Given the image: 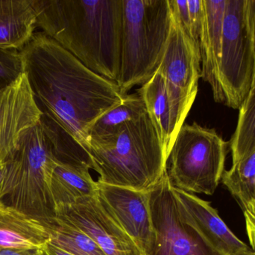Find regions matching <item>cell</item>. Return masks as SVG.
<instances>
[{
    "label": "cell",
    "mask_w": 255,
    "mask_h": 255,
    "mask_svg": "<svg viewBox=\"0 0 255 255\" xmlns=\"http://www.w3.org/2000/svg\"><path fill=\"white\" fill-rule=\"evenodd\" d=\"M88 156L99 182L139 191L152 190L166 172L167 161L147 112L115 137L90 145Z\"/></svg>",
    "instance_id": "cell-3"
},
{
    "label": "cell",
    "mask_w": 255,
    "mask_h": 255,
    "mask_svg": "<svg viewBox=\"0 0 255 255\" xmlns=\"http://www.w3.org/2000/svg\"><path fill=\"white\" fill-rule=\"evenodd\" d=\"M90 169L88 165L57 160L50 181L55 211L71 206L84 198L97 196L98 186L91 177Z\"/></svg>",
    "instance_id": "cell-15"
},
{
    "label": "cell",
    "mask_w": 255,
    "mask_h": 255,
    "mask_svg": "<svg viewBox=\"0 0 255 255\" xmlns=\"http://www.w3.org/2000/svg\"><path fill=\"white\" fill-rule=\"evenodd\" d=\"M0 255H43L40 249L0 248Z\"/></svg>",
    "instance_id": "cell-25"
},
{
    "label": "cell",
    "mask_w": 255,
    "mask_h": 255,
    "mask_svg": "<svg viewBox=\"0 0 255 255\" xmlns=\"http://www.w3.org/2000/svg\"><path fill=\"white\" fill-rule=\"evenodd\" d=\"M36 28L32 0H0V48L22 49Z\"/></svg>",
    "instance_id": "cell-17"
},
{
    "label": "cell",
    "mask_w": 255,
    "mask_h": 255,
    "mask_svg": "<svg viewBox=\"0 0 255 255\" xmlns=\"http://www.w3.org/2000/svg\"><path fill=\"white\" fill-rule=\"evenodd\" d=\"M157 72L166 85L189 95H197L202 72L199 43L184 31L173 12L167 44Z\"/></svg>",
    "instance_id": "cell-12"
},
{
    "label": "cell",
    "mask_w": 255,
    "mask_h": 255,
    "mask_svg": "<svg viewBox=\"0 0 255 255\" xmlns=\"http://www.w3.org/2000/svg\"><path fill=\"white\" fill-rule=\"evenodd\" d=\"M19 51L40 110L88 155L90 129L128 94L116 82L90 70L43 31L34 32Z\"/></svg>",
    "instance_id": "cell-1"
},
{
    "label": "cell",
    "mask_w": 255,
    "mask_h": 255,
    "mask_svg": "<svg viewBox=\"0 0 255 255\" xmlns=\"http://www.w3.org/2000/svg\"><path fill=\"white\" fill-rule=\"evenodd\" d=\"M229 146L214 129L196 122L184 124L166 161L171 186L191 194L214 195L225 172Z\"/></svg>",
    "instance_id": "cell-6"
},
{
    "label": "cell",
    "mask_w": 255,
    "mask_h": 255,
    "mask_svg": "<svg viewBox=\"0 0 255 255\" xmlns=\"http://www.w3.org/2000/svg\"><path fill=\"white\" fill-rule=\"evenodd\" d=\"M57 160L53 144L40 121L19 138L7 194L1 202L42 223L55 218L50 181Z\"/></svg>",
    "instance_id": "cell-5"
},
{
    "label": "cell",
    "mask_w": 255,
    "mask_h": 255,
    "mask_svg": "<svg viewBox=\"0 0 255 255\" xmlns=\"http://www.w3.org/2000/svg\"><path fill=\"white\" fill-rule=\"evenodd\" d=\"M52 245L73 255H106L95 241L83 231L55 217L43 223Z\"/></svg>",
    "instance_id": "cell-20"
},
{
    "label": "cell",
    "mask_w": 255,
    "mask_h": 255,
    "mask_svg": "<svg viewBox=\"0 0 255 255\" xmlns=\"http://www.w3.org/2000/svg\"><path fill=\"white\" fill-rule=\"evenodd\" d=\"M255 55L249 0H226L220 83L223 103L240 109L253 88Z\"/></svg>",
    "instance_id": "cell-7"
},
{
    "label": "cell",
    "mask_w": 255,
    "mask_h": 255,
    "mask_svg": "<svg viewBox=\"0 0 255 255\" xmlns=\"http://www.w3.org/2000/svg\"><path fill=\"white\" fill-rule=\"evenodd\" d=\"M55 214V217L83 231L106 255H144L97 196L84 198L71 206L58 208Z\"/></svg>",
    "instance_id": "cell-9"
},
{
    "label": "cell",
    "mask_w": 255,
    "mask_h": 255,
    "mask_svg": "<svg viewBox=\"0 0 255 255\" xmlns=\"http://www.w3.org/2000/svg\"><path fill=\"white\" fill-rule=\"evenodd\" d=\"M250 1V19H251L252 30H253V41H254L255 55V0H249ZM255 85V66L254 80H253V85Z\"/></svg>",
    "instance_id": "cell-27"
},
{
    "label": "cell",
    "mask_w": 255,
    "mask_h": 255,
    "mask_svg": "<svg viewBox=\"0 0 255 255\" xmlns=\"http://www.w3.org/2000/svg\"><path fill=\"white\" fill-rule=\"evenodd\" d=\"M97 182V197L102 205L133 240L142 254L148 255L153 235L150 191Z\"/></svg>",
    "instance_id": "cell-11"
},
{
    "label": "cell",
    "mask_w": 255,
    "mask_h": 255,
    "mask_svg": "<svg viewBox=\"0 0 255 255\" xmlns=\"http://www.w3.org/2000/svg\"><path fill=\"white\" fill-rule=\"evenodd\" d=\"M236 255H255V251L253 250H249V251L243 252Z\"/></svg>",
    "instance_id": "cell-28"
},
{
    "label": "cell",
    "mask_w": 255,
    "mask_h": 255,
    "mask_svg": "<svg viewBox=\"0 0 255 255\" xmlns=\"http://www.w3.org/2000/svg\"><path fill=\"white\" fill-rule=\"evenodd\" d=\"M146 112L145 103L137 91L128 94L121 105L106 112L93 124L88 133L89 147L115 137L127 124L139 119Z\"/></svg>",
    "instance_id": "cell-19"
},
{
    "label": "cell",
    "mask_w": 255,
    "mask_h": 255,
    "mask_svg": "<svg viewBox=\"0 0 255 255\" xmlns=\"http://www.w3.org/2000/svg\"><path fill=\"white\" fill-rule=\"evenodd\" d=\"M43 255H73L52 245L50 243L43 249Z\"/></svg>",
    "instance_id": "cell-26"
},
{
    "label": "cell",
    "mask_w": 255,
    "mask_h": 255,
    "mask_svg": "<svg viewBox=\"0 0 255 255\" xmlns=\"http://www.w3.org/2000/svg\"><path fill=\"white\" fill-rule=\"evenodd\" d=\"M137 92L145 103L147 113L161 142L166 158H168L177 135L172 127L164 78L160 73L156 72L151 79L142 85Z\"/></svg>",
    "instance_id": "cell-18"
},
{
    "label": "cell",
    "mask_w": 255,
    "mask_h": 255,
    "mask_svg": "<svg viewBox=\"0 0 255 255\" xmlns=\"http://www.w3.org/2000/svg\"><path fill=\"white\" fill-rule=\"evenodd\" d=\"M226 0H203V19L199 35L201 78L208 82L214 100L223 103L220 64Z\"/></svg>",
    "instance_id": "cell-14"
},
{
    "label": "cell",
    "mask_w": 255,
    "mask_h": 255,
    "mask_svg": "<svg viewBox=\"0 0 255 255\" xmlns=\"http://www.w3.org/2000/svg\"><path fill=\"white\" fill-rule=\"evenodd\" d=\"M172 22L169 0H123L121 61L116 83L125 94L157 72Z\"/></svg>",
    "instance_id": "cell-4"
},
{
    "label": "cell",
    "mask_w": 255,
    "mask_h": 255,
    "mask_svg": "<svg viewBox=\"0 0 255 255\" xmlns=\"http://www.w3.org/2000/svg\"><path fill=\"white\" fill-rule=\"evenodd\" d=\"M23 73V60L19 49L0 48V88L13 83Z\"/></svg>",
    "instance_id": "cell-22"
},
{
    "label": "cell",
    "mask_w": 255,
    "mask_h": 255,
    "mask_svg": "<svg viewBox=\"0 0 255 255\" xmlns=\"http://www.w3.org/2000/svg\"><path fill=\"white\" fill-rule=\"evenodd\" d=\"M11 160L0 166V202L7 196Z\"/></svg>",
    "instance_id": "cell-24"
},
{
    "label": "cell",
    "mask_w": 255,
    "mask_h": 255,
    "mask_svg": "<svg viewBox=\"0 0 255 255\" xmlns=\"http://www.w3.org/2000/svg\"><path fill=\"white\" fill-rule=\"evenodd\" d=\"M153 235L148 255H224L187 220L165 172L150 190Z\"/></svg>",
    "instance_id": "cell-8"
},
{
    "label": "cell",
    "mask_w": 255,
    "mask_h": 255,
    "mask_svg": "<svg viewBox=\"0 0 255 255\" xmlns=\"http://www.w3.org/2000/svg\"><path fill=\"white\" fill-rule=\"evenodd\" d=\"M173 189L187 220L219 253L224 255H236L252 250L231 231L210 202L191 193Z\"/></svg>",
    "instance_id": "cell-13"
},
{
    "label": "cell",
    "mask_w": 255,
    "mask_h": 255,
    "mask_svg": "<svg viewBox=\"0 0 255 255\" xmlns=\"http://www.w3.org/2000/svg\"><path fill=\"white\" fill-rule=\"evenodd\" d=\"M193 38L199 43L201 27L203 19V0H187Z\"/></svg>",
    "instance_id": "cell-23"
},
{
    "label": "cell",
    "mask_w": 255,
    "mask_h": 255,
    "mask_svg": "<svg viewBox=\"0 0 255 255\" xmlns=\"http://www.w3.org/2000/svg\"><path fill=\"white\" fill-rule=\"evenodd\" d=\"M238 124L229 142L232 163L255 151V85L240 108Z\"/></svg>",
    "instance_id": "cell-21"
},
{
    "label": "cell",
    "mask_w": 255,
    "mask_h": 255,
    "mask_svg": "<svg viewBox=\"0 0 255 255\" xmlns=\"http://www.w3.org/2000/svg\"><path fill=\"white\" fill-rule=\"evenodd\" d=\"M37 27L97 74L116 82L123 0H32Z\"/></svg>",
    "instance_id": "cell-2"
},
{
    "label": "cell",
    "mask_w": 255,
    "mask_h": 255,
    "mask_svg": "<svg viewBox=\"0 0 255 255\" xmlns=\"http://www.w3.org/2000/svg\"><path fill=\"white\" fill-rule=\"evenodd\" d=\"M49 241L41 222L0 202V248L43 250Z\"/></svg>",
    "instance_id": "cell-16"
},
{
    "label": "cell",
    "mask_w": 255,
    "mask_h": 255,
    "mask_svg": "<svg viewBox=\"0 0 255 255\" xmlns=\"http://www.w3.org/2000/svg\"><path fill=\"white\" fill-rule=\"evenodd\" d=\"M42 115L25 73L0 88V166L14 158L21 135L38 124Z\"/></svg>",
    "instance_id": "cell-10"
}]
</instances>
